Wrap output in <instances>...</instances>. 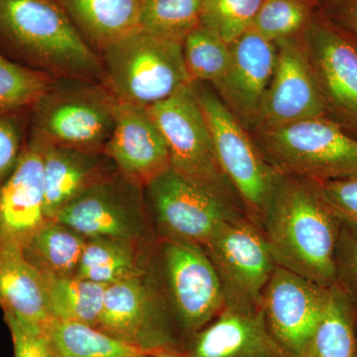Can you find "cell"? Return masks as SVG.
<instances>
[{"label": "cell", "instance_id": "cell-22", "mask_svg": "<svg viewBox=\"0 0 357 357\" xmlns=\"http://www.w3.org/2000/svg\"><path fill=\"white\" fill-rule=\"evenodd\" d=\"M89 46L102 53L107 46L140 28L141 0H61Z\"/></svg>", "mask_w": 357, "mask_h": 357}, {"label": "cell", "instance_id": "cell-25", "mask_svg": "<svg viewBox=\"0 0 357 357\" xmlns=\"http://www.w3.org/2000/svg\"><path fill=\"white\" fill-rule=\"evenodd\" d=\"M303 357H357V318L337 286L328 288L323 316Z\"/></svg>", "mask_w": 357, "mask_h": 357}, {"label": "cell", "instance_id": "cell-26", "mask_svg": "<svg viewBox=\"0 0 357 357\" xmlns=\"http://www.w3.org/2000/svg\"><path fill=\"white\" fill-rule=\"evenodd\" d=\"M44 276L52 319L98 326L107 285L77 276Z\"/></svg>", "mask_w": 357, "mask_h": 357}, {"label": "cell", "instance_id": "cell-16", "mask_svg": "<svg viewBox=\"0 0 357 357\" xmlns=\"http://www.w3.org/2000/svg\"><path fill=\"white\" fill-rule=\"evenodd\" d=\"M229 67L213 86L249 132L257 126L276 63V46L252 28L229 44Z\"/></svg>", "mask_w": 357, "mask_h": 357}, {"label": "cell", "instance_id": "cell-20", "mask_svg": "<svg viewBox=\"0 0 357 357\" xmlns=\"http://www.w3.org/2000/svg\"><path fill=\"white\" fill-rule=\"evenodd\" d=\"M36 141L43 159L47 220H54L59 211L77 195L116 171L103 152L55 146Z\"/></svg>", "mask_w": 357, "mask_h": 357}, {"label": "cell", "instance_id": "cell-24", "mask_svg": "<svg viewBox=\"0 0 357 357\" xmlns=\"http://www.w3.org/2000/svg\"><path fill=\"white\" fill-rule=\"evenodd\" d=\"M136 243L114 237L86 239L75 276L107 286L144 275Z\"/></svg>", "mask_w": 357, "mask_h": 357}, {"label": "cell", "instance_id": "cell-27", "mask_svg": "<svg viewBox=\"0 0 357 357\" xmlns=\"http://www.w3.org/2000/svg\"><path fill=\"white\" fill-rule=\"evenodd\" d=\"M60 357H131L145 352L107 335L96 326L52 319L45 328Z\"/></svg>", "mask_w": 357, "mask_h": 357}, {"label": "cell", "instance_id": "cell-13", "mask_svg": "<svg viewBox=\"0 0 357 357\" xmlns=\"http://www.w3.org/2000/svg\"><path fill=\"white\" fill-rule=\"evenodd\" d=\"M328 288L276 265L260 312L268 333L286 357H303L325 310Z\"/></svg>", "mask_w": 357, "mask_h": 357}, {"label": "cell", "instance_id": "cell-37", "mask_svg": "<svg viewBox=\"0 0 357 357\" xmlns=\"http://www.w3.org/2000/svg\"><path fill=\"white\" fill-rule=\"evenodd\" d=\"M344 20L357 36V0H354L345 9Z\"/></svg>", "mask_w": 357, "mask_h": 357}, {"label": "cell", "instance_id": "cell-7", "mask_svg": "<svg viewBox=\"0 0 357 357\" xmlns=\"http://www.w3.org/2000/svg\"><path fill=\"white\" fill-rule=\"evenodd\" d=\"M146 109L166 141L174 172L243 210L218 164L194 84Z\"/></svg>", "mask_w": 357, "mask_h": 357}, {"label": "cell", "instance_id": "cell-12", "mask_svg": "<svg viewBox=\"0 0 357 357\" xmlns=\"http://www.w3.org/2000/svg\"><path fill=\"white\" fill-rule=\"evenodd\" d=\"M143 192L142 187L116 170L77 195L54 220L86 239L114 237L137 241L146 230Z\"/></svg>", "mask_w": 357, "mask_h": 357}, {"label": "cell", "instance_id": "cell-18", "mask_svg": "<svg viewBox=\"0 0 357 357\" xmlns=\"http://www.w3.org/2000/svg\"><path fill=\"white\" fill-rule=\"evenodd\" d=\"M46 220L41 148L29 137L13 174L0 187V243L23 248Z\"/></svg>", "mask_w": 357, "mask_h": 357}, {"label": "cell", "instance_id": "cell-10", "mask_svg": "<svg viewBox=\"0 0 357 357\" xmlns=\"http://www.w3.org/2000/svg\"><path fill=\"white\" fill-rule=\"evenodd\" d=\"M162 237L204 248L227 222L246 215L243 208L192 184L172 169L144 188Z\"/></svg>", "mask_w": 357, "mask_h": 357}, {"label": "cell", "instance_id": "cell-4", "mask_svg": "<svg viewBox=\"0 0 357 357\" xmlns=\"http://www.w3.org/2000/svg\"><path fill=\"white\" fill-rule=\"evenodd\" d=\"M105 86L115 100L148 107L192 84L183 43L135 30L100 53Z\"/></svg>", "mask_w": 357, "mask_h": 357}, {"label": "cell", "instance_id": "cell-3", "mask_svg": "<svg viewBox=\"0 0 357 357\" xmlns=\"http://www.w3.org/2000/svg\"><path fill=\"white\" fill-rule=\"evenodd\" d=\"M115 102L98 82L54 77L30 109V136L45 144L103 152L114 130Z\"/></svg>", "mask_w": 357, "mask_h": 357}, {"label": "cell", "instance_id": "cell-28", "mask_svg": "<svg viewBox=\"0 0 357 357\" xmlns=\"http://www.w3.org/2000/svg\"><path fill=\"white\" fill-rule=\"evenodd\" d=\"M204 0H141L140 28L183 43L201 22Z\"/></svg>", "mask_w": 357, "mask_h": 357}, {"label": "cell", "instance_id": "cell-1", "mask_svg": "<svg viewBox=\"0 0 357 357\" xmlns=\"http://www.w3.org/2000/svg\"><path fill=\"white\" fill-rule=\"evenodd\" d=\"M340 225L318 182L283 175L261 229L276 265L331 288L337 286Z\"/></svg>", "mask_w": 357, "mask_h": 357}, {"label": "cell", "instance_id": "cell-5", "mask_svg": "<svg viewBox=\"0 0 357 357\" xmlns=\"http://www.w3.org/2000/svg\"><path fill=\"white\" fill-rule=\"evenodd\" d=\"M252 134L281 175L324 183L357 177V137L328 117H316Z\"/></svg>", "mask_w": 357, "mask_h": 357}, {"label": "cell", "instance_id": "cell-36", "mask_svg": "<svg viewBox=\"0 0 357 357\" xmlns=\"http://www.w3.org/2000/svg\"><path fill=\"white\" fill-rule=\"evenodd\" d=\"M319 185L338 217L357 227V177L319 183Z\"/></svg>", "mask_w": 357, "mask_h": 357}, {"label": "cell", "instance_id": "cell-21", "mask_svg": "<svg viewBox=\"0 0 357 357\" xmlns=\"http://www.w3.org/2000/svg\"><path fill=\"white\" fill-rule=\"evenodd\" d=\"M0 307L4 314L44 328L52 319L44 274L18 244L0 243Z\"/></svg>", "mask_w": 357, "mask_h": 357}, {"label": "cell", "instance_id": "cell-6", "mask_svg": "<svg viewBox=\"0 0 357 357\" xmlns=\"http://www.w3.org/2000/svg\"><path fill=\"white\" fill-rule=\"evenodd\" d=\"M192 84L210 128L220 169L236 191L246 215L261 227L283 175L267 161L252 134L225 107L213 86Z\"/></svg>", "mask_w": 357, "mask_h": 357}, {"label": "cell", "instance_id": "cell-39", "mask_svg": "<svg viewBox=\"0 0 357 357\" xmlns=\"http://www.w3.org/2000/svg\"><path fill=\"white\" fill-rule=\"evenodd\" d=\"M156 354L157 352H153V354H141L131 357H156Z\"/></svg>", "mask_w": 357, "mask_h": 357}, {"label": "cell", "instance_id": "cell-2", "mask_svg": "<svg viewBox=\"0 0 357 357\" xmlns=\"http://www.w3.org/2000/svg\"><path fill=\"white\" fill-rule=\"evenodd\" d=\"M0 44L26 67L103 84L102 58L59 0H0Z\"/></svg>", "mask_w": 357, "mask_h": 357}, {"label": "cell", "instance_id": "cell-30", "mask_svg": "<svg viewBox=\"0 0 357 357\" xmlns=\"http://www.w3.org/2000/svg\"><path fill=\"white\" fill-rule=\"evenodd\" d=\"M53 79L0 54V112L31 109Z\"/></svg>", "mask_w": 357, "mask_h": 357}, {"label": "cell", "instance_id": "cell-19", "mask_svg": "<svg viewBox=\"0 0 357 357\" xmlns=\"http://www.w3.org/2000/svg\"><path fill=\"white\" fill-rule=\"evenodd\" d=\"M183 354L185 357H286L268 333L260 307L231 306H225L192 335Z\"/></svg>", "mask_w": 357, "mask_h": 357}, {"label": "cell", "instance_id": "cell-38", "mask_svg": "<svg viewBox=\"0 0 357 357\" xmlns=\"http://www.w3.org/2000/svg\"><path fill=\"white\" fill-rule=\"evenodd\" d=\"M156 357H185V354L181 351H160L157 352Z\"/></svg>", "mask_w": 357, "mask_h": 357}, {"label": "cell", "instance_id": "cell-34", "mask_svg": "<svg viewBox=\"0 0 357 357\" xmlns=\"http://www.w3.org/2000/svg\"><path fill=\"white\" fill-rule=\"evenodd\" d=\"M23 110L0 112V187L13 174L24 148L26 117Z\"/></svg>", "mask_w": 357, "mask_h": 357}, {"label": "cell", "instance_id": "cell-32", "mask_svg": "<svg viewBox=\"0 0 357 357\" xmlns=\"http://www.w3.org/2000/svg\"><path fill=\"white\" fill-rule=\"evenodd\" d=\"M265 0H204L199 25L227 44L252 28Z\"/></svg>", "mask_w": 357, "mask_h": 357}, {"label": "cell", "instance_id": "cell-11", "mask_svg": "<svg viewBox=\"0 0 357 357\" xmlns=\"http://www.w3.org/2000/svg\"><path fill=\"white\" fill-rule=\"evenodd\" d=\"M222 284L225 306L259 309L276 263L264 232L248 217L223 225L204 248Z\"/></svg>", "mask_w": 357, "mask_h": 357}, {"label": "cell", "instance_id": "cell-31", "mask_svg": "<svg viewBox=\"0 0 357 357\" xmlns=\"http://www.w3.org/2000/svg\"><path fill=\"white\" fill-rule=\"evenodd\" d=\"M311 22V7L307 0H265L252 29L275 43L300 36Z\"/></svg>", "mask_w": 357, "mask_h": 357}, {"label": "cell", "instance_id": "cell-23", "mask_svg": "<svg viewBox=\"0 0 357 357\" xmlns=\"http://www.w3.org/2000/svg\"><path fill=\"white\" fill-rule=\"evenodd\" d=\"M86 238L74 229L48 220L23 245V252L44 274L75 276Z\"/></svg>", "mask_w": 357, "mask_h": 357}, {"label": "cell", "instance_id": "cell-14", "mask_svg": "<svg viewBox=\"0 0 357 357\" xmlns=\"http://www.w3.org/2000/svg\"><path fill=\"white\" fill-rule=\"evenodd\" d=\"M274 44L277 54L273 76L253 132L326 116L325 105L301 35Z\"/></svg>", "mask_w": 357, "mask_h": 357}, {"label": "cell", "instance_id": "cell-35", "mask_svg": "<svg viewBox=\"0 0 357 357\" xmlns=\"http://www.w3.org/2000/svg\"><path fill=\"white\" fill-rule=\"evenodd\" d=\"M4 319L13 338L14 357H60L44 328L25 323L10 314H4Z\"/></svg>", "mask_w": 357, "mask_h": 357}, {"label": "cell", "instance_id": "cell-17", "mask_svg": "<svg viewBox=\"0 0 357 357\" xmlns=\"http://www.w3.org/2000/svg\"><path fill=\"white\" fill-rule=\"evenodd\" d=\"M114 112L103 153L123 177L144 189L171 169L166 141L146 107L116 100Z\"/></svg>", "mask_w": 357, "mask_h": 357}, {"label": "cell", "instance_id": "cell-9", "mask_svg": "<svg viewBox=\"0 0 357 357\" xmlns=\"http://www.w3.org/2000/svg\"><path fill=\"white\" fill-rule=\"evenodd\" d=\"M96 328L142 351L183 352L159 283L146 273L107 286Z\"/></svg>", "mask_w": 357, "mask_h": 357}, {"label": "cell", "instance_id": "cell-40", "mask_svg": "<svg viewBox=\"0 0 357 357\" xmlns=\"http://www.w3.org/2000/svg\"><path fill=\"white\" fill-rule=\"evenodd\" d=\"M59 1H61V0H59Z\"/></svg>", "mask_w": 357, "mask_h": 357}, {"label": "cell", "instance_id": "cell-15", "mask_svg": "<svg viewBox=\"0 0 357 357\" xmlns=\"http://www.w3.org/2000/svg\"><path fill=\"white\" fill-rule=\"evenodd\" d=\"M325 105L342 128L357 132V49L342 34L312 20L301 34Z\"/></svg>", "mask_w": 357, "mask_h": 357}, {"label": "cell", "instance_id": "cell-8", "mask_svg": "<svg viewBox=\"0 0 357 357\" xmlns=\"http://www.w3.org/2000/svg\"><path fill=\"white\" fill-rule=\"evenodd\" d=\"M160 288L183 342L213 321L225 309L222 284L201 246L162 237Z\"/></svg>", "mask_w": 357, "mask_h": 357}, {"label": "cell", "instance_id": "cell-29", "mask_svg": "<svg viewBox=\"0 0 357 357\" xmlns=\"http://www.w3.org/2000/svg\"><path fill=\"white\" fill-rule=\"evenodd\" d=\"M183 56L192 83L215 86L229 67L230 46L199 25L183 42Z\"/></svg>", "mask_w": 357, "mask_h": 357}, {"label": "cell", "instance_id": "cell-33", "mask_svg": "<svg viewBox=\"0 0 357 357\" xmlns=\"http://www.w3.org/2000/svg\"><path fill=\"white\" fill-rule=\"evenodd\" d=\"M335 270L337 286L347 296L357 318V227L342 220L335 253Z\"/></svg>", "mask_w": 357, "mask_h": 357}]
</instances>
